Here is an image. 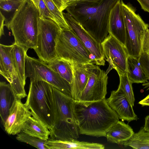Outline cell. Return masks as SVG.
<instances>
[{"label": "cell", "instance_id": "4fadbf2b", "mask_svg": "<svg viewBox=\"0 0 149 149\" xmlns=\"http://www.w3.org/2000/svg\"><path fill=\"white\" fill-rule=\"evenodd\" d=\"M31 116V112L25 103L21 99L16 98L3 124L5 131L9 135H17L21 132L24 123Z\"/></svg>", "mask_w": 149, "mask_h": 149}, {"label": "cell", "instance_id": "9c48e42d", "mask_svg": "<svg viewBox=\"0 0 149 149\" xmlns=\"http://www.w3.org/2000/svg\"><path fill=\"white\" fill-rule=\"evenodd\" d=\"M25 72L26 78H29L30 81H45L71 96V84L52 70L47 63L40 59L30 57L27 54Z\"/></svg>", "mask_w": 149, "mask_h": 149}, {"label": "cell", "instance_id": "2e32d148", "mask_svg": "<svg viewBox=\"0 0 149 149\" xmlns=\"http://www.w3.org/2000/svg\"><path fill=\"white\" fill-rule=\"evenodd\" d=\"M73 79L71 86V96L76 101L79 98L87 83L93 63H70Z\"/></svg>", "mask_w": 149, "mask_h": 149}, {"label": "cell", "instance_id": "8992f818", "mask_svg": "<svg viewBox=\"0 0 149 149\" xmlns=\"http://www.w3.org/2000/svg\"><path fill=\"white\" fill-rule=\"evenodd\" d=\"M126 33L125 47L129 56L139 58L142 50L143 41L149 25L146 23L136 9L130 3L121 0Z\"/></svg>", "mask_w": 149, "mask_h": 149}, {"label": "cell", "instance_id": "484cf974", "mask_svg": "<svg viewBox=\"0 0 149 149\" xmlns=\"http://www.w3.org/2000/svg\"><path fill=\"white\" fill-rule=\"evenodd\" d=\"M25 0H0V13L5 18V25L7 28L16 11Z\"/></svg>", "mask_w": 149, "mask_h": 149}, {"label": "cell", "instance_id": "7a4b0ae2", "mask_svg": "<svg viewBox=\"0 0 149 149\" xmlns=\"http://www.w3.org/2000/svg\"><path fill=\"white\" fill-rule=\"evenodd\" d=\"M74 111L79 134L106 137L110 128L119 121L117 113L105 98L88 104L75 102Z\"/></svg>", "mask_w": 149, "mask_h": 149}, {"label": "cell", "instance_id": "83f0119b", "mask_svg": "<svg viewBox=\"0 0 149 149\" xmlns=\"http://www.w3.org/2000/svg\"><path fill=\"white\" fill-rule=\"evenodd\" d=\"M49 10L54 17L57 24L61 29H70L61 12L52 0H43Z\"/></svg>", "mask_w": 149, "mask_h": 149}, {"label": "cell", "instance_id": "9a60e30c", "mask_svg": "<svg viewBox=\"0 0 149 149\" xmlns=\"http://www.w3.org/2000/svg\"><path fill=\"white\" fill-rule=\"evenodd\" d=\"M106 100L109 107L122 120L130 122L138 119L134 111L133 106L121 91L117 89L111 91L110 97Z\"/></svg>", "mask_w": 149, "mask_h": 149}, {"label": "cell", "instance_id": "d6986e66", "mask_svg": "<svg viewBox=\"0 0 149 149\" xmlns=\"http://www.w3.org/2000/svg\"><path fill=\"white\" fill-rule=\"evenodd\" d=\"M134 132L133 129L123 121H118L107 132L106 137L107 141L121 144L130 140Z\"/></svg>", "mask_w": 149, "mask_h": 149}, {"label": "cell", "instance_id": "d6a6232c", "mask_svg": "<svg viewBox=\"0 0 149 149\" xmlns=\"http://www.w3.org/2000/svg\"><path fill=\"white\" fill-rule=\"evenodd\" d=\"M61 12L65 9V0H52Z\"/></svg>", "mask_w": 149, "mask_h": 149}, {"label": "cell", "instance_id": "836d02e7", "mask_svg": "<svg viewBox=\"0 0 149 149\" xmlns=\"http://www.w3.org/2000/svg\"><path fill=\"white\" fill-rule=\"evenodd\" d=\"M141 8L145 11L149 13V0H137Z\"/></svg>", "mask_w": 149, "mask_h": 149}, {"label": "cell", "instance_id": "4dcf8cb0", "mask_svg": "<svg viewBox=\"0 0 149 149\" xmlns=\"http://www.w3.org/2000/svg\"><path fill=\"white\" fill-rule=\"evenodd\" d=\"M38 10L40 18L49 19L57 23L54 17L49 10L43 0H39Z\"/></svg>", "mask_w": 149, "mask_h": 149}, {"label": "cell", "instance_id": "44dd1931", "mask_svg": "<svg viewBox=\"0 0 149 149\" xmlns=\"http://www.w3.org/2000/svg\"><path fill=\"white\" fill-rule=\"evenodd\" d=\"M16 97L10 84L0 82V115L3 124Z\"/></svg>", "mask_w": 149, "mask_h": 149}, {"label": "cell", "instance_id": "6da1fadb", "mask_svg": "<svg viewBox=\"0 0 149 149\" xmlns=\"http://www.w3.org/2000/svg\"><path fill=\"white\" fill-rule=\"evenodd\" d=\"M119 0H82L65 9L82 27L101 43L108 35L111 11Z\"/></svg>", "mask_w": 149, "mask_h": 149}, {"label": "cell", "instance_id": "ffe728a7", "mask_svg": "<svg viewBox=\"0 0 149 149\" xmlns=\"http://www.w3.org/2000/svg\"><path fill=\"white\" fill-rule=\"evenodd\" d=\"M28 48L14 43L11 50L12 58L18 78L25 86V61Z\"/></svg>", "mask_w": 149, "mask_h": 149}, {"label": "cell", "instance_id": "30bf717a", "mask_svg": "<svg viewBox=\"0 0 149 149\" xmlns=\"http://www.w3.org/2000/svg\"><path fill=\"white\" fill-rule=\"evenodd\" d=\"M107 74L97 65L93 64L87 84L77 102L88 104L105 98L107 93Z\"/></svg>", "mask_w": 149, "mask_h": 149}, {"label": "cell", "instance_id": "ba28073f", "mask_svg": "<svg viewBox=\"0 0 149 149\" xmlns=\"http://www.w3.org/2000/svg\"><path fill=\"white\" fill-rule=\"evenodd\" d=\"M61 29L53 20L39 17L37 45L34 50L39 59L46 63L57 58L56 42Z\"/></svg>", "mask_w": 149, "mask_h": 149}, {"label": "cell", "instance_id": "3957f363", "mask_svg": "<svg viewBox=\"0 0 149 149\" xmlns=\"http://www.w3.org/2000/svg\"><path fill=\"white\" fill-rule=\"evenodd\" d=\"M38 10L31 0H25L11 20L8 28L15 43L28 49L36 47L38 31Z\"/></svg>", "mask_w": 149, "mask_h": 149}, {"label": "cell", "instance_id": "d4e9b609", "mask_svg": "<svg viewBox=\"0 0 149 149\" xmlns=\"http://www.w3.org/2000/svg\"><path fill=\"white\" fill-rule=\"evenodd\" d=\"M121 145L134 149H149V132L145 130L143 127H142L138 132L134 133L130 140Z\"/></svg>", "mask_w": 149, "mask_h": 149}, {"label": "cell", "instance_id": "5bb4252c", "mask_svg": "<svg viewBox=\"0 0 149 149\" xmlns=\"http://www.w3.org/2000/svg\"><path fill=\"white\" fill-rule=\"evenodd\" d=\"M13 44L0 45V73L13 87L19 89L25 86L18 78L11 54Z\"/></svg>", "mask_w": 149, "mask_h": 149}, {"label": "cell", "instance_id": "f35d334b", "mask_svg": "<svg viewBox=\"0 0 149 149\" xmlns=\"http://www.w3.org/2000/svg\"><path fill=\"white\" fill-rule=\"evenodd\" d=\"M34 5L38 10V6L39 0H31Z\"/></svg>", "mask_w": 149, "mask_h": 149}, {"label": "cell", "instance_id": "277c9868", "mask_svg": "<svg viewBox=\"0 0 149 149\" xmlns=\"http://www.w3.org/2000/svg\"><path fill=\"white\" fill-rule=\"evenodd\" d=\"M55 106L54 125L50 138L57 140L77 139L79 136L74 115L75 101L72 97L53 86Z\"/></svg>", "mask_w": 149, "mask_h": 149}, {"label": "cell", "instance_id": "f1b7e54d", "mask_svg": "<svg viewBox=\"0 0 149 149\" xmlns=\"http://www.w3.org/2000/svg\"><path fill=\"white\" fill-rule=\"evenodd\" d=\"M16 139L35 148L40 149H48L46 145V140H43L21 132L17 134Z\"/></svg>", "mask_w": 149, "mask_h": 149}, {"label": "cell", "instance_id": "1f68e13d", "mask_svg": "<svg viewBox=\"0 0 149 149\" xmlns=\"http://www.w3.org/2000/svg\"><path fill=\"white\" fill-rule=\"evenodd\" d=\"M142 52L149 54V29L146 30L144 38Z\"/></svg>", "mask_w": 149, "mask_h": 149}, {"label": "cell", "instance_id": "74e56055", "mask_svg": "<svg viewBox=\"0 0 149 149\" xmlns=\"http://www.w3.org/2000/svg\"><path fill=\"white\" fill-rule=\"evenodd\" d=\"M81 0H65V4L66 8L68 6L73 3Z\"/></svg>", "mask_w": 149, "mask_h": 149}, {"label": "cell", "instance_id": "52a82bcc", "mask_svg": "<svg viewBox=\"0 0 149 149\" xmlns=\"http://www.w3.org/2000/svg\"><path fill=\"white\" fill-rule=\"evenodd\" d=\"M56 51L57 58L70 63H93L91 54L71 29H61Z\"/></svg>", "mask_w": 149, "mask_h": 149}, {"label": "cell", "instance_id": "7c38bea8", "mask_svg": "<svg viewBox=\"0 0 149 149\" xmlns=\"http://www.w3.org/2000/svg\"><path fill=\"white\" fill-rule=\"evenodd\" d=\"M63 13L70 29L91 54L93 63L97 65H104L105 59L101 43L92 36L68 13L63 12Z\"/></svg>", "mask_w": 149, "mask_h": 149}, {"label": "cell", "instance_id": "cb8c5ba5", "mask_svg": "<svg viewBox=\"0 0 149 149\" xmlns=\"http://www.w3.org/2000/svg\"><path fill=\"white\" fill-rule=\"evenodd\" d=\"M47 64L52 70L70 84H72L73 74L72 66L70 62L57 58Z\"/></svg>", "mask_w": 149, "mask_h": 149}, {"label": "cell", "instance_id": "e0dca14e", "mask_svg": "<svg viewBox=\"0 0 149 149\" xmlns=\"http://www.w3.org/2000/svg\"><path fill=\"white\" fill-rule=\"evenodd\" d=\"M121 0L118 1L111 11L109 18V32L125 46V28Z\"/></svg>", "mask_w": 149, "mask_h": 149}, {"label": "cell", "instance_id": "f546056e", "mask_svg": "<svg viewBox=\"0 0 149 149\" xmlns=\"http://www.w3.org/2000/svg\"><path fill=\"white\" fill-rule=\"evenodd\" d=\"M139 61L148 80H149V54L142 52L139 58ZM145 88L149 89V82L143 83Z\"/></svg>", "mask_w": 149, "mask_h": 149}, {"label": "cell", "instance_id": "7402d4cb", "mask_svg": "<svg viewBox=\"0 0 149 149\" xmlns=\"http://www.w3.org/2000/svg\"><path fill=\"white\" fill-rule=\"evenodd\" d=\"M21 132L43 140L49 138L50 131L43 124L33 116H30L24 123Z\"/></svg>", "mask_w": 149, "mask_h": 149}, {"label": "cell", "instance_id": "5b68a950", "mask_svg": "<svg viewBox=\"0 0 149 149\" xmlns=\"http://www.w3.org/2000/svg\"><path fill=\"white\" fill-rule=\"evenodd\" d=\"M25 104L30 111L32 116L51 131L55 118L53 86L43 80L30 81Z\"/></svg>", "mask_w": 149, "mask_h": 149}, {"label": "cell", "instance_id": "ac0fdd59", "mask_svg": "<svg viewBox=\"0 0 149 149\" xmlns=\"http://www.w3.org/2000/svg\"><path fill=\"white\" fill-rule=\"evenodd\" d=\"M48 149H104V146L101 144L79 141L77 139L61 140L49 138L46 142Z\"/></svg>", "mask_w": 149, "mask_h": 149}, {"label": "cell", "instance_id": "8fae6325", "mask_svg": "<svg viewBox=\"0 0 149 149\" xmlns=\"http://www.w3.org/2000/svg\"><path fill=\"white\" fill-rule=\"evenodd\" d=\"M101 44L104 59L109 64L107 73L112 69L118 74L127 73L129 55L125 46L109 33Z\"/></svg>", "mask_w": 149, "mask_h": 149}, {"label": "cell", "instance_id": "603a6c76", "mask_svg": "<svg viewBox=\"0 0 149 149\" xmlns=\"http://www.w3.org/2000/svg\"><path fill=\"white\" fill-rule=\"evenodd\" d=\"M127 74L128 78L133 83H144L148 82L139 58L129 56L127 59Z\"/></svg>", "mask_w": 149, "mask_h": 149}, {"label": "cell", "instance_id": "8d00e7d4", "mask_svg": "<svg viewBox=\"0 0 149 149\" xmlns=\"http://www.w3.org/2000/svg\"><path fill=\"white\" fill-rule=\"evenodd\" d=\"M144 129L146 131L149 132V115L147 116L145 118V123Z\"/></svg>", "mask_w": 149, "mask_h": 149}, {"label": "cell", "instance_id": "e575fe53", "mask_svg": "<svg viewBox=\"0 0 149 149\" xmlns=\"http://www.w3.org/2000/svg\"><path fill=\"white\" fill-rule=\"evenodd\" d=\"M0 13V36L1 37L2 35H4L3 28L4 26H5V24L4 23L5 21V18L1 13Z\"/></svg>", "mask_w": 149, "mask_h": 149}, {"label": "cell", "instance_id": "d590c367", "mask_svg": "<svg viewBox=\"0 0 149 149\" xmlns=\"http://www.w3.org/2000/svg\"><path fill=\"white\" fill-rule=\"evenodd\" d=\"M138 103L142 106H149V94L139 101Z\"/></svg>", "mask_w": 149, "mask_h": 149}, {"label": "cell", "instance_id": "4316f807", "mask_svg": "<svg viewBox=\"0 0 149 149\" xmlns=\"http://www.w3.org/2000/svg\"><path fill=\"white\" fill-rule=\"evenodd\" d=\"M118 74L119 77L120 84L117 89L124 94L133 107L135 100L132 86V84L129 79L127 73Z\"/></svg>", "mask_w": 149, "mask_h": 149}]
</instances>
